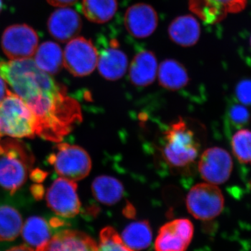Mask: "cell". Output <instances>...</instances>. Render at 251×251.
<instances>
[{"mask_svg": "<svg viewBox=\"0 0 251 251\" xmlns=\"http://www.w3.org/2000/svg\"><path fill=\"white\" fill-rule=\"evenodd\" d=\"M163 135L162 156L170 168L184 171L196 163L201 145L196 133L182 119L172 124Z\"/></svg>", "mask_w": 251, "mask_h": 251, "instance_id": "6da1fadb", "label": "cell"}, {"mask_svg": "<svg viewBox=\"0 0 251 251\" xmlns=\"http://www.w3.org/2000/svg\"><path fill=\"white\" fill-rule=\"evenodd\" d=\"M34 163L27 147L17 140L0 139V186L14 194L27 181Z\"/></svg>", "mask_w": 251, "mask_h": 251, "instance_id": "7a4b0ae2", "label": "cell"}, {"mask_svg": "<svg viewBox=\"0 0 251 251\" xmlns=\"http://www.w3.org/2000/svg\"><path fill=\"white\" fill-rule=\"evenodd\" d=\"M35 119L30 109L17 94L9 91L0 102V139L35 137Z\"/></svg>", "mask_w": 251, "mask_h": 251, "instance_id": "3957f363", "label": "cell"}, {"mask_svg": "<svg viewBox=\"0 0 251 251\" xmlns=\"http://www.w3.org/2000/svg\"><path fill=\"white\" fill-rule=\"evenodd\" d=\"M48 161L61 177L74 181L85 178L92 168L88 153L80 147L68 143L58 144Z\"/></svg>", "mask_w": 251, "mask_h": 251, "instance_id": "277c9868", "label": "cell"}, {"mask_svg": "<svg viewBox=\"0 0 251 251\" xmlns=\"http://www.w3.org/2000/svg\"><path fill=\"white\" fill-rule=\"evenodd\" d=\"M188 212L201 221H210L222 212L224 197L216 185L204 183L193 186L186 197Z\"/></svg>", "mask_w": 251, "mask_h": 251, "instance_id": "5b68a950", "label": "cell"}, {"mask_svg": "<svg viewBox=\"0 0 251 251\" xmlns=\"http://www.w3.org/2000/svg\"><path fill=\"white\" fill-rule=\"evenodd\" d=\"M1 44L3 52L11 60L30 59L37 50L39 36L27 25H13L3 32Z\"/></svg>", "mask_w": 251, "mask_h": 251, "instance_id": "8992f818", "label": "cell"}, {"mask_svg": "<svg viewBox=\"0 0 251 251\" xmlns=\"http://www.w3.org/2000/svg\"><path fill=\"white\" fill-rule=\"evenodd\" d=\"M99 53L92 41L75 37L68 43L63 53L64 67L75 77L90 75L97 67Z\"/></svg>", "mask_w": 251, "mask_h": 251, "instance_id": "52a82bcc", "label": "cell"}, {"mask_svg": "<svg viewBox=\"0 0 251 251\" xmlns=\"http://www.w3.org/2000/svg\"><path fill=\"white\" fill-rule=\"evenodd\" d=\"M75 181L60 177L54 180L46 193L50 209L63 218L75 217L80 212L81 204Z\"/></svg>", "mask_w": 251, "mask_h": 251, "instance_id": "ba28073f", "label": "cell"}, {"mask_svg": "<svg viewBox=\"0 0 251 251\" xmlns=\"http://www.w3.org/2000/svg\"><path fill=\"white\" fill-rule=\"evenodd\" d=\"M233 168V161L224 149L211 148L201 155L198 170L202 179L211 184H221L228 180Z\"/></svg>", "mask_w": 251, "mask_h": 251, "instance_id": "9c48e42d", "label": "cell"}, {"mask_svg": "<svg viewBox=\"0 0 251 251\" xmlns=\"http://www.w3.org/2000/svg\"><path fill=\"white\" fill-rule=\"evenodd\" d=\"M194 228L191 221L174 220L162 226L155 241L156 251H186L193 239Z\"/></svg>", "mask_w": 251, "mask_h": 251, "instance_id": "30bf717a", "label": "cell"}, {"mask_svg": "<svg viewBox=\"0 0 251 251\" xmlns=\"http://www.w3.org/2000/svg\"><path fill=\"white\" fill-rule=\"evenodd\" d=\"M125 25L130 35L137 39H145L156 30L158 16L152 6L139 3L127 9Z\"/></svg>", "mask_w": 251, "mask_h": 251, "instance_id": "8fae6325", "label": "cell"}, {"mask_svg": "<svg viewBox=\"0 0 251 251\" xmlns=\"http://www.w3.org/2000/svg\"><path fill=\"white\" fill-rule=\"evenodd\" d=\"M191 11L204 22L219 23L228 13H236L245 7L247 0H188Z\"/></svg>", "mask_w": 251, "mask_h": 251, "instance_id": "7c38bea8", "label": "cell"}, {"mask_svg": "<svg viewBox=\"0 0 251 251\" xmlns=\"http://www.w3.org/2000/svg\"><path fill=\"white\" fill-rule=\"evenodd\" d=\"M97 247V243L88 234L75 229H64L36 251H96Z\"/></svg>", "mask_w": 251, "mask_h": 251, "instance_id": "4fadbf2b", "label": "cell"}, {"mask_svg": "<svg viewBox=\"0 0 251 251\" xmlns=\"http://www.w3.org/2000/svg\"><path fill=\"white\" fill-rule=\"evenodd\" d=\"M82 28V21L76 11L70 8L54 11L48 21L50 35L60 42H67L76 37Z\"/></svg>", "mask_w": 251, "mask_h": 251, "instance_id": "5bb4252c", "label": "cell"}, {"mask_svg": "<svg viewBox=\"0 0 251 251\" xmlns=\"http://www.w3.org/2000/svg\"><path fill=\"white\" fill-rule=\"evenodd\" d=\"M101 76L109 80H117L124 76L128 67V59L117 42L112 40L110 46L100 51L97 62Z\"/></svg>", "mask_w": 251, "mask_h": 251, "instance_id": "9a60e30c", "label": "cell"}, {"mask_svg": "<svg viewBox=\"0 0 251 251\" xmlns=\"http://www.w3.org/2000/svg\"><path fill=\"white\" fill-rule=\"evenodd\" d=\"M158 64L151 51L143 50L135 56L129 68V77L133 85L145 87L151 85L156 78Z\"/></svg>", "mask_w": 251, "mask_h": 251, "instance_id": "2e32d148", "label": "cell"}, {"mask_svg": "<svg viewBox=\"0 0 251 251\" xmlns=\"http://www.w3.org/2000/svg\"><path fill=\"white\" fill-rule=\"evenodd\" d=\"M168 34L173 42L189 47L195 45L201 36V25L196 18L185 15L175 18L170 25Z\"/></svg>", "mask_w": 251, "mask_h": 251, "instance_id": "e0dca14e", "label": "cell"}, {"mask_svg": "<svg viewBox=\"0 0 251 251\" xmlns=\"http://www.w3.org/2000/svg\"><path fill=\"white\" fill-rule=\"evenodd\" d=\"M157 72L160 85L167 90H181L189 81L187 71L181 63L175 59L163 61Z\"/></svg>", "mask_w": 251, "mask_h": 251, "instance_id": "ac0fdd59", "label": "cell"}, {"mask_svg": "<svg viewBox=\"0 0 251 251\" xmlns=\"http://www.w3.org/2000/svg\"><path fill=\"white\" fill-rule=\"evenodd\" d=\"M34 54L36 67L46 74H58L64 66L62 50L58 44L52 41L43 43Z\"/></svg>", "mask_w": 251, "mask_h": 251, "instance_id": "d6986e66", "label": "cell"}, {"mask_svg": "<svg viewBox=\"0 0 251 251\" xmlns=\"http://www.w3.org/2000/svg\"><path fill=\"white\" fill-rule=\"evenodd\" d=\"M92 191L97 201L110 206L121 201L125 190L122 182L118 179L107 175H101L94 180Z\"/></svg>", "mask_w": 251, "mask_h": 251, "instance_id": "ffe728a7", "label": "cell"}, {"mask_svg": "<svg viewBox=\"0 0 251 251\" xmlns=\"http://www.w3.org/2000/svg\"><path fill=\"white\" fill-rule=\"evenodd\" d=\"M121 237L126 245L131 250L143 251L151 244L152 232L148 221H136L125 227Z\"/></svg>", "mask_w": 251, "mask_h": 251, "instance_id": "44dd1931", "label": "cell"}, {"mask_svg": "<svg viewBox=\"0 0 251 251\" xmlns=\"http://www.w3.org/2000/svg\"><path fill=\"white\" fill-rule=\"evenodd\" d=\"M82 14L88 21L105 23L113 18L117 10V0H82Z\"/></svg>", "mask_w": 251, "mask_h": 251, "instance_id": "7402d4cb", "label": "cell"}, {"mask_svg": "<svg viewBox=\"0 0 251 251\" xmlns=\"http://www.w3.org/2000/svg\"><path fill=\"white\" fill-rule=\"evenodd\" d=\"M22 216L17 209L9 205L0 206V241L11 242L21 234Z\"/></svg>", "mask_w": 251, "mask_h": 251, "instance_id": "603a6c76", "label": "cell"}, {"mask_svg": "<svg viewBox=\"0 0 251 251\" xmlns=\"http://www.w3.org/2000/svg\"><path fill=\"white\" fill-rule=\"evenodd\" d=\"M23 238L31 247H40L51 238L47 221L39 216H31L23 226Z\"/></svg>", "mask_w": 251, "mask_h": 251, "instance_id": "cb8c5ba5", "label": "cell"}, {"mask_svg": "<svg viewBox=\"0 0 251 251\" xmlns=\"http://www.w3.org/2000/svg\"><path fill=\"white\" fill-rule=\"evenodd\" d=\"M231 145L238 161L245 164H251V130H238L232 136Z\"/></svg>", "mask_w": 251, "mask_h": 251, "instance_id": "d4e9b609", "label": "cell"}, {"mask_svg": "<svg viewBox=\"0 0 251 251\" xmlns=\"http://www.w3.org/2000/svg\"><path fill=\"white\" fill-rule=\"evenodd\" d=\"M96 251H133L124 243L113 227H106L100 232V243Z\"/></svg>", "mask_w": 251, "mask_h": 251, "instance_id": "484cf974", "label": "cell"}, {"mask_svg": "<svg viewBox=\"0 0 251 251\" xmlns=\"http://www.w3.org/2000/svg\"><path fill=\"white\" fill-rule=\"evenodd\" d=\"M228 118L234 126L240 128L250 121L251 114L245 105L235 104L229 108Z\"/></svg>", "mask_w": 251, "mask_h": 251, "instance_id": "4316f807", "label": "cell"}, {"mask_svg": "<svg viewBox=\"0 0 251 251\" xmlns=\"http://www.w3.org/2000/svg\"><path fill=\"white\" fill-rule=\"evenodd\" d=\"M235 94L243 105H251V79L241 80L236 87Z\"/></svg>", "mask_w": 251, "mask_h": 251, "instance_id": "83f0119b", "label": "cell"}, {"mask_svg": "<svg viewBox=\"0 0 251 251\" xmlns=\"http://www.w3.org/2000/svg\"><path fill=\"white\" fill-rule=\"evenodd\" d=\"M47 1L52 6L65 7V6L75 4L77 0H47Z\"/></svg>", "mask_w": 251, "mask_h": 251, "instance_id": "f1b7e54d", "label": "cell"}, {"mask_svg": "<svg viewBox=\"0 0 251 251\" xmlns=\"http://www.w3.org/2000/svg\"><path fill=\"white\" fill-rule=\"evenodd\" d=\"M9 91L6 81L0 76V102L6 97Z\"/></svg>", "mask_w": 251, "mask_h": 251, "instance_id": "f546056e", "label": "cell"}, {"mask_svg": "<svg viewBox=\"0 0 251 251\" xmlns=\"http://www.w3.org/2000/svg\"><path fill=\"white\" fill-rule=\"evenodd\" d=\"M7 251H34L31 247H27V246L21 245L18 247H13Z\"/></svg>", "mask_w": 251, "mask_h": 251, "instance_id": "4dcf8cb0", "label": "cell"}, {"mask_svg": "<svg viewBox=\"0 0 251 251\" xmlns=\"http://www.w3.org/2000/svg\"><path fill=\"white\" fill-rule=\"evenodd\" d=\"M3 2L2 0H0V13H1V10H2Z\"/></svg>", "mask_w": 251, "mask_h": 251, "instance_id": "1f68e13d", "label": "cell"}, {"mask_svg": "<svg viewBox=\"0 0 251 251\" xmlns=\"http://www.w3.org/2000/svg\"><path fill=\"white\" fill-rule=\"evenodd\" d=\"M250 44H251V39H250Z\"/></svg>", "mask_w": 251, "mask_h": 251, "instance_id": "d6a6232c", "label": "cell"}]
</instances>
